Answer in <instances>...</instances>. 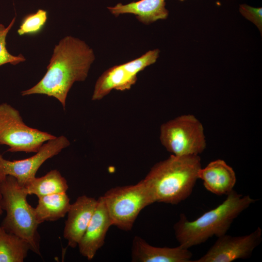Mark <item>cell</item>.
Here are the masks:
<instances>
[{"instance_id":"1","label":"cell","mask_w":262,"mask_h":262,"mask_svg":"<svg viewBox=\"0 0 262 262\" xmlns=\"http://www.w3.org/2000/svg\"><path fill=\"white\" fill-rule=\"evenodd\" d=\"M95 59L94 52L84 41L72 36L63 38L54 48L47 70L32 87L22 91V96L41 94L54 97L66 107L73 84L84 81Z\"/></svg>"},{"instance_id":"2","label":"cell","mask_w":262,"mask_h":262,"mask_svg":"<svg viewBox=\"0 0 262 262\" xmlns=\"http://www.w3.org/2000/svg\"><path fill=\"white\" fill-rule=\"evenodd\" d=\"M201 168L199 155L172 154L155 164L143 180L155 202L176 205L191 195Z\"/></svg>"},{"instance_id":"3","label":"cell","mask_w":262,"mask_h":262,"mask_svg":"<svg viewBox=\"0 0 262 262\" xmlns=\"http://www.w3.org/2000/svg\"><path fill=\"white\" fill-rule=\"evenodd\" d=\"M226 199L193 221L181 213L174 225L176 239L181 246L188 248L200 245L215 236L226 234L234 220L256 201L249 195L243 196L233 190Z\"/></svg>"},{"instance_id":"4","label":"cell","mask_w":262,"mask_h":262,"mask_svg":"<svg viewBox=\"0 0 262 262\" xmlns=\"http://www.w3.org/2000/svg\"><path fill=\"white\" fill-rule=\"evenodd\" d=\"M1 207L6 216L0 226L7 232L26 240L30 250L41 256L40 237L33 208L28 202L25 187L21 186L13 176H7L0 181Z\"/></svg>"},{"instance_id":"5","label":"cell","mask_w":262,"mask_h":262,"mask_svg":"<svg viewBox=\"0 0 262 262\" xmlns=\"http://www.w3.org/2000/svg\"><path fill=\"white\" fill-rule=\"evenodd\" d=\"M112 226L129 231L141 211L155 202L148 186L143 179L134 185L116 186L101 196Z\"/></svg>"},{"instance_id":"6","label":"cell","mask_w":262,"mask_h":262,"mask_svg":"<svg viewBox=\"0 0 262 262\" xmlns=\"http://www.w3.org/2000/svg\"><path fill=\"white\" fill-rule=\"evenodd\" d=\"M160 140L168 152L178 156L198 155L206 147L203 126L192 115H181L163 123Z\"/></svg>"},{"instance_id":"7","label":"cell","mask_w":262,"mask_h":262,"mask_svg":"<svg viewBox=\"0 0 262 262\" xmlns=\"http://www.w3.org/2000/svg\"><path fill=\"white\" fill-rule=\"evenodd\" d=\"M56 137L28 126L17 110L8 103L0 104V145L7 146V151L36 153Z\"/></svg>"},{"instance_id":"8","label":"cell","mask_w":262,"mask_h":262,"mask_svg":"<svg viewBox=\"0 0 262 262\" xmlns=\"http://www.w3.org/2000/svg\"><path fill=\"white\" fill-rule=\"evenodd\" d=\"M159 54L158 49L150 50L134 60L107 69L96 82L92 100H101L113 90L123 91L131 89L137 80V74L155 63Z\"/></svg>"},{"instance_id":"9","label":"cell","mask_w":262,"mask_h":262,"mask_svg":"<svg viewBox=\"0 0 262 262\" xmlns=\"http://www.w3.org/2000/svg\"><path fill=\"white\" fill-rule=\"evenodd\" d=\"M69 145L68 139L61 135L45 142L34 155L28 158L9 161L0 153V181L9 175L25 187L36 177L38 170L47 160L58 154Z\"/></svg>"},{"instance_id":"10","label":"cell","mask_w":262,"mask_h":262,"mask_svg":"<svg viewBox=\"0 0 262 262\" xmlns=\"http://www.w3.org/2000/svg\"><path fill=\"white\" fill-rule=\"evenodd\" d=\"M262 240V229L258 227L251 233L232 236L226 234L217 237L208 251L195 262H231L251 256Z\"/></svg>"},{"instance_id":"11","label":"cell","mask_w":262,"mask_h":262,"mask_svg":"<svg viewBox=\"0 0 262 262\" xmlns=\"http://www.w3.org/2000/svg\"><path fill=\"white\" fill-rule=\"evenodd\" d=\"M98 199L86 195L79 196L70 204L63 231L64 238L72 248L78 246L91 220Z\"/></svg>"},{"instance_id":"12","label":"cell","mask_w":262,"mask_h":262,"mask_svg":"<svg viewBox=\"0 0 262 262\" xmlns=\"http://www.w3.org/2000/svg\"><path fill=\"white\" fill-rule=\"evenodd\" d=\"M111 226V219L101 196L98 199L95 212L78 244L80 254L88 260L93 259L104 244L107 232Z\"/></svg>"},{"instance_id":"13","label":"cell","mask_w":262,"mask_h":262,"mask_svg":"<svg viewBox=\"0 0 262 262\" xmlns=\"http://www.w3.org/2000/svg\"><path fill=\"white\" fill-rule=\"evenodd\" d=\"M192 254L181 246L176 247L152 246L139 236H134L131 246L134 262H190Z\"/></svg>"},{"instance_id":"14","label":"cell","mask_w":262,"mask_h":262,"mask_svg":"<svg viewBox=\"0 0 262 262\" xmlns=\"http://www.w3.org/2000/svg\"><path fill=\"white\" fill-rule=\"evenodd\" d=\"M198 178L203 181L204 187L216 195H228L233 190L236 177L233 168L226 162L217 159L201 168Z\"/></svg>"},{"instance_id":"15","label":"cell","mask_w":262,"mask_h":262,"mask_svg":"<svg viewBox=\"0 0 262 262\" xmlns=\"http://www.w3.org/2000/svg\"><path fill=\"white\" fill-rule=\"evenodd\" d=\"M165 6V0H140L126 4L118 3L114 6L108 7L107 9L116 17L121 14H133L139 21L148 25L167 18L168 11Z\"/></svg>"},{"instance_id":"16","label":"cell","mask_w":262,"mask_h":262,"mask_svg":"<svg viewBox=\"0 0 262 262\" xmlns=\"http://www.w3.org/2000/svg\"><path fill=\"white\" fill-rule=\"evenodd\" d=\"M70 199L66 193L55 194L38 198L34 208L36 220L38 223L55 221L67 214L70 206Z\"/></svg>"},{"instance_id":"17","label":"cell","mask_w":262,"mask_h":262,"mask_svg":"<svg viewBox=\"0 0 262 262\" xmlns=\"http://www.w3.org/2000/svg\"><path fill=\"white\" fill-rule=\"evenodd\" d=\"M28 195L38 198L50 195L66 193L68 189L66 179L57 169L51 170L44 176L32 180L26 187Z\"/></svg>"},{"instance_id":"18","label":"cell","mask_w":262,"mask_h":262,"mask_svg":"<svg viewBox=\"0 0 262 262\" xmlns=\"http://www.w3.org/2000/svg\"><path fill=\"white\" fill-rule=\"evenodd\" d=\"M29 250L26 240L7 232L0 225V262H23Z\"/></svg>"},{"instance_id":"19","label":"cell","mask_w":262,"mask_h":262,"mask_svg":"<svg viewBox=\"0 0 262 262\" xmlns=\"http://www.w3.org/2000/svg\"><path fill=\"white\" fill-rule=\"evenodd\" d=\"M48 19V13L43 9L27 15L22 19L17 33L19 35H36L43 29Z\"/></svg>"},{"instance_id":"20","label":"cell","mask_w":262,"mask_h":262,"mask_svg":"<svg viewBox=\"0 0 262 262\" xmlns=\"http://www.w3.org/2000/svg\"><path fill=\"white\" fill-rule=\"evenodd\" d=\"M15 20L16 17H14L6 27L0 23V66L6 64L16 65L26 60L22 54L17 56L11 54L6 48V37L14 26Z\"/></svg>"},{"instance_id":"21","label":"cell","mask_w":262,"mask_h":262,"mask_svg":"<svg viewBox=\"0 0 262 262\" xmlns=\"http://www.w3.org/2000/svg\"><path fill=\"white\" fill-rule=\"evenodd\" d=\"M262 8H255L246 4L240 6L241 14L248 20L253 22L262 32Z\"/></svg>"},{"instance_id":"22","label":"cell","mask_w":262,"mask_h":262,"mask_svg":"<svg viewBox=\"0 0 262 262\" xmlns=\"http://www.w3.org/2000/svg\"><path fill=\"white\" fill-rule=\"evenodd\" d=\"M1 199H2V196L0 192V217L2 214L3 213V210L2 209L1 207Z\"/></svg>"},{"instance_id":"23","label":"cell","mask_w":262,"mask_h":262,"mask_svg":"<svg viewBox=\"0 0 262 262\" xmlns=\"http://www.w3.org/2000/svg\"><path fill=\"white\" fill-rule=\"evenodd\" d=\"M181 0V1H182V0Z\"/></svg>"}]
</instances>
